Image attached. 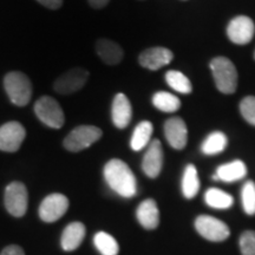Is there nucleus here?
I'll return each instance as SVG.
<instances>
[{
	"label": "nucleus",
	"instance_id": "f257e3e1",
	"mask_svg": "<svg viewBox=\"0 0 255 255\" xmlns=\"http://www.w3.org/2000/svg\"><path fill=\"white\" fill-rule=\"evenodd\" d=\"M103 174L108 186L120 196L129 199V197H133L137 194L135 175L129 168V165L122 159H110L105 164Z\"/></svg>",
	"mask_w": 255,
	"mask_h": 255
},
{
	"label": "nucleus",
	"instance_id": "f03ea898",
	"mask_svg": "<svg viewBox=\"0 0 255 255\" xmlns=\"http://www.w3.org/2000/svg\"><path fill=\"white\" fill-rule=\"evenodd\" d=\"M210 70L219 91L226 95L234 94L238 88V71L232 60L216 57L210 62Z\"/></svg>",
	"mask_w": 255,
	"mask_h": 255
},
{
	"label": "nucleus",
	"instance_id": "7ed1b4c3",
	"mask_svg": "<svg viewBox=\"0 0 255 255\" xmlns=\"http://www.w3.org/2000/svg\"><path fill=\"white\" fill-rule=\"evenodd\" d=\"M4 87L9 100L18 107H25L31 101L32 83L25 73L8 72L4 78Z\"/></svg>",
	"mask_w": 255,
	"mask_h": 255
},
{
	"label": "nucleus",
	"instance_id": "20e7f679",
	"mask_svg": "<svg viewBox=\"0 0 255 255\" xmlns=\"http://www.w3.org/2000/svg\"><path fill=\"white\" fill-rule=\"evenodd\" d=\"M103 132L100 128L94 126H81L75 128L64 139V146L66 150L78 152L89 148L101 138Z\"/></svg>",
	"mask_w": 255,
	"mask_h": 255
},
{
	"label": "nucleus",
	"instance_id": "39448f33",
	"mask_svg": "<svg viewBox=\"0 0 255 255\" xmlns=\"http://www.w3.org/2000/svg\"><path fill=\"white\" fill-rule=\"evenodd\" d=\"M34 113L41 122L52 129H60L65 122L62 107L50 96H43L36 102Z\"/></svg>",
	"mask_w": 255,
	"mask_h": 255
},
{
	"label": "nucleus",
	"instance_id": "423d86ee",
	"mask_svg": "<svg viewBox=\"0 0 255 255\" xmlns=\"http://www.w3.org/2000/svg\"><path fill=\"white\" fill-rule=\"evenodd\" d=\"M195 228L201 237L213 242L225 241L231 235L229 227L225 222L209 215L197 216Z\"/></svg>",
	"mask_w": 255,
	"mask_h": 255
},
{
	"label": "nucleus",
	"instance_id": "0eeeda50",
	"mask_svg": "<svg viewBox=\"0 0 255 255\" xmlns=\"http://www.w3.org/2000/svg\"><path fill=\"white\" fill-rule=\"evenodd\" d=\"M28 205L27 189L21 182H12L5 190L6 210L15 218L25 215Z\"/></svg>",
	"mask_w": 255,
	"mask_h": 255
},
{
	"label": "nucleus",
	"instance_id": "6e6552de",
	"mask_svg": "<svg viewBox=\"0 0 255 255\" xmlns=\"http://www.w3.org/2000/svg\"><path fill=\"white\" fill-rule=\"evenodd\" d=\"M89 71L82 68H75L64 72L55 81L53 88L60 95H71L81 90L87 84Z\"/></svg>",
	"mask_w": 255,
	"mask_h": 255
},
{
	"label": "nucleus",
	"instance_id": "1a4fd4ad",
	"mask_svg": "<svg viewBox=\"0 0 255 255\" xmlns=\"http://www.w3.org/2000/svg\"><path fill=\"white\" fill-rule=\"evenodd\" d=\"M26 131L19 122L5 123L0 127V150L6 152H14L19 150L21 143L24 142Z\"/></svg>",
	"mask_w": 255,
	"mask_h": 255
},
{
	"label": "nucleus",
	"instance_id": "9d476101",
	"mask_svg": "<svg viewBox=\"0 0 255 255\" xmlns=\"http://www.w3.org/2000/svg\"><path fill=\"white\" fill-rule=\"evenodd\" d=\"M69 200L63 194H51L40 203L39 216L45 222H55L68 212Z\"/></svg>",
	"mask_w": 255,
	"mask_h": 255
},
{
	"label": "nucleus",
	"instance_id": "9b49d317",
	"mask_svg": "<svg viewBox=\"0 0 255 255\" xmlns=\"http://www.w3.org/2000/svg\"><path fill=\"white\" fill-rule=\"evenodd\" d=\"M255 25L253 20L246 15H239L232 19L227 27V36L232 43L245 45L253 39Z\"/></svg>",
	"mask_w": 255,
	"mask_h": 255
},
{
	"label": "nucleus",
	"instance_id": "f8f14e48",
	"mask_svg": "<svg viewBox=\"0 0 255 255\" xmlns=\"http://www.w3.org/2000/svg\"><path fill=\"white\" fill-rule=\"evenodd\" d=\"M164 135L169 144L176 150H182L187 145L188 130L181 117H171L164 124Z\"/></svg>",
	"mask_w": 255,
	"mask_h": 255
},
{
	"label": "nucleus",
	"instance_id": "ddd939ff",
	"mask_svg": "<svg viewBox=\"0 0 255 255\" xmlns=\"http://www.w3.org/2000/svg\"><path fill=\"white\" fill-rule=\"evenodd\" d=\"M163 167V148L158 139H154L149 144L142 162V169L148 177L155 178L161 173Z\"/></svg>",
	"mask_w": 255,
	"mask_h": 255
},
{
	"label": "nucleus",
	"instance_id": "4468645a",
	"mask_svg": "<svg viewBox=\"0 0 255 255\" xmlns=\"http://www.w3.org/2000/svg\"><path fill=\"white\" fill-rule=\"evenodd\" d=\"M174 58L173 52L165 47H151L139 55L138 62L143 68L156 71L163 66L168 65Z\"/></svg>",
	"mask_w": 255,
	"mask_h": 255
},
{
	"label": "nucleus",
	"instance_id": "2eb2a0df",
	"mask_svg": "<svg viewBox=\"0 0 255 255\" xmlns=\"http://www.w3.org/2000/svg\"><path fill=\"white\" fill-rule=\"evenodd\" d=\"M111 117L115 127L119 129H124L129 126L132 117V108L130 101L124 94H117L114 98Z\"/></svg>",
	"mask_w": 255,
	"mask_h": 255
},
{
	"label": "nucleus",
	"instance_id": "dca6fc26",
	"mask_svg": "<svg viewBox=\"0 0 255 255\" xmlns=\"http://www.w3.org/2000/svg\"><path fill=\"white\" fill-rule=\"evenodd\" d=\"M247 175V167L240 159L229 162V163L222 164L216 169V173L213 176V180H220L223 182H235V181L242 180Z\"/></svg>",
	"mask_w": 255,
	"mask_h": 255
},
{
	"label": "nucleus",
	"instance_id": "f3484780",
	"mask_svg": "<svg viewBox=\"0 0 255 255\" xmlns=\"http://www.w3.org/2000/svg\"><path fill=\"white\" fill-rule=\"evenodd\" d=\"M96 52L108 65H117L123 59V49L119 44L109 39H98L96 43Z\"/></svg>",
	"mask_w": 255,
	"mask_h": 255
},
{
	"label": "nucleus",
	"instance_id": "a211bd4d",
	"mask_svg": "<svg viewBox=\"0 0 255 255\" xmlns=\"http://www.w3.org/2000/svg\"><path fill=\"white\" fill-rule=\"evenodd\" d=\"M136 216L141 226L145 229L157 228L159 223V212L154 200L148 199L138 206Z\"/></svg>",
	"mask_w": 255,
	"mask_h": 255
},
{
	"label": "nucleus",
	"instance_id": "6ab92c4d",
	"mask_svg": "<svg viewBox=\"0 0 255 255\" xmlns=\"http://www.w3.org/2000/svg\"><path fill=\"white\" fill-rule=\"evenodd\" d=\"M85 238V226L82 222H72L64 229L62 235V248L72 252L81 246Z\"/></svg>",
	"mask_w": 255,
	"mask_h": 255
},
{
	"label": "nucleus",
	"instance_id": "aec40b11",
	"mask_svg": "<svg viewBox=\"0 0 255 255\" xmlns=\"http://www.w3.org/2000/svg\"><path fill=\"white\" fill-rule=\"evenodd\" d=\"M154 132V126L149 121H143L135 128L130 139V146L132 150L141 151L150 143V138Z\"/></svg>",
	"mask_w": 255,
	"mask_h": 255
},
{
	"label": "nucleus",
	"instance_id": "412c9836",
	"mask_svg": "<svg viewBox=\"0 0 255 255\" xmlns=\"http://www.w3.org/2000/svg\"><path fill=\"white\" fill-rule=\"evenodd\" d=\"M200 190V178L194 164H188L182 177V194L186 199H194Z\"/></svg>",
	"mask_w": 255,
	"mask_h": 255
},
{
	"label": "nucleus",
	"instance_id": "4be33fe9",
	"mask_svg": "<svg viewBox=\"0 0 255 255\" xmlns=\"http://www.w3.org/2000/svg\"><path fill=\"white\" fill-rule=\"evenodd\" d=\"M205 202L209 207L215 209H228L234 203V199L231 194L226 193L218 188H210L205 194Z\"/></svg>",
	"mask_w": 255,
	"mask_h": 255
},
{
	"label": "nucleus",
	"instance_id": "5701e85b",
	"mask_svg": "<svg viewBox=\"0 0 255 255\" xmlns=\"http://www.w3.org/2000/svg\"><path fill=\"white\" fill-rule=\"evenodd\" d=\"M228 144V138L221 131H214L206 137L201 145V150L205 155L212 156L222 152Z\"/></svg>",
	"mask_w": 255,
	"mask_h": 255
},
{
	"label": "nucleus",
	"instance_id": "b1692460",
	"mask_svg": "<svg viewBox=\"0 0 255 255\" xmlns=\"http://www.w3.org/2000/svg\"><path fill=\"white\" fill-rule=\"evenodd\" d=\"M152 104L163 113H175L181 108V101L176 96L167 91H158L152 96Z\"/></svg>",
	"mask_w": 255,
	"mask_h": 255
},
{
	"label": "nucleus",
	"instance_id": "393cba45",
	"mask_svg": "<svg viewBox=\"0 0 255 255\" xmlns=\"http://www.w3.org/2000/svg\"><path fill=\"white\" fill-rule=\"evenodd\" d=\"M94 244L102 255H117L120 252L116 239L105 232H98L95 235Z\"/></svg>",
	"mask_w": 255,
	"mask_h": 255
},
{
	"label": "nucleus",
	"instance_id": "a878e982",
	"mask_svg": "<svg viewBox=\"0 0 255 255\" xmlns=\"http://www.w3.org/2000/svg\"><path fill=\"white\" fill-rule=\"evenodd\" d=\"M165 82L173 90L180 92V94L187 95L190 94L193 88H191V83L187 76H184L182 72L176 71V70H170L165 75Z\"/></svg>",
	"mask_w": 255,
	"mask_h": 255
},
{
	"label": "nucleus",
	"instance_id": "bb28decb",
	"mask_svg": "<svg viewBox=\"0 0 255 255\" xmlns=\"http://www.w3.org/2000/svg\"><path fill=\"white\" fill-rule=\"evenodd\" d=\"M242 208L248 215L255 214V183L253 181H247L241 190Z\"/></svg>",
	"mask_w": 255,
	"mask_h": 255
},
{
	"label": "nucleus",
	"instance_id": "cd10ccee",
	"mask_svg": "<svg viewBox=\"0 0 255 255\" xmlns=\"http://www.w3.org/2000/svg\"><path fill=\"white\" fill-rule=\"evenodd\" d=\"M240 113L246 122L255 127V97L248 96L241 101Z\"/></svg>",
	"mask_w": 255,
	"mask_h": 255
},
{
	"label": "nucleus",
	"instance_id": "c85d7f7f",
	"mask_svg": "<svg viewBox=\"0 0 255 255\" xmlns=\"http://www.w3.org/2000/svg\"><path fill=\"white\" fill-rule=\"evenodd\" d=\"M239 246L242 255H255V232L247 231L242 233Z\"/></svg>",
	"mask_w": 255,
	"mask_h": 255
},
{
	"label": "nucleus",
	"instance_id": "c756f323",
	"mask_svg": "<svg viewBox=\"0 0 255 255\" xmlns=\"http://www.w3.org/2000/svg\"><path fill=\"white\" fill-rule=\"evenodd\" d=\"M37 1L51 9H58L63 5V0H37Z\"/></svg>",
	"mask_w": 255,
	"mask_h": 255
},
{
	"label": "nucleus",
	"instance_id": "7c9ffc66",
	"mask_svg": "<svg viewBox=\"0 0 255 255\" xmlns=\"http://www.w3.org/2000/svg\"><path fill=\"white\" fill-rule=\"evenodd\" d=\"M0 255H25L24 251L21 250L19 246H15V245H11V246H7L4 251L1 252Z\"/></svg>",
	"mask_w": 255,
	"mask_h": 255
},
{
	"label": "nucleus",
	"instance_id": "2f4dec72",
	"mask_svg": "<svg viewBox=\"0 0 255 255\" xmlns=\"http://www.w3.org/2000/svg\"><path fill=\"white\" fill-rule=\"evenodd\" d=\"M89 2L94 8H102L108 5L109 0H89Z\"/></svg>",
	"mask_w": 255,
	"mask_h": 255
},
{
	"label": "nucleus",
	"instance_id": "473e14b6",
	"mask_svg": "<svg viewBox=\"0 0 255 255\" xmlns=\"http://www.w3.org/2000/svg\"><path fill=\"white\" fill-rule=\"evenodd\" d=\"M254 59H255V52H254Z\"/></svg>",
	"mask_w": 255,
	"mask_h": 255
}]
</instances>
